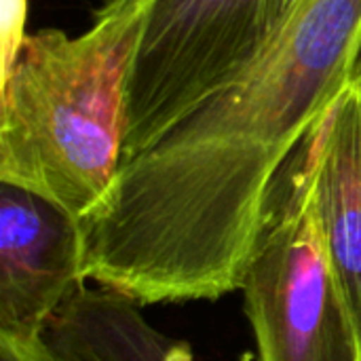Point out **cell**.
<instances>
[{"label":"cell","instance_id":"obj_1","mask_svg":"<svg viewBox=\"0 0 361 361\" xmlns=\"http://www.w3.org/2000/svg\"><path fill=\"white\" fill-rule=\"evenodd\" d=\"M360 55L361 0H302L233 82L121 165L80 220L87 281L142 307L241 290L279 173Z\"/></svg>","mask_w":361,"mask_h":361},{"label":"cell","instance_id":"obj_2","mask_svg":"<svg viewBox=\"0 0 361 361\" xmlns=\"http://www.w3.org/2000/svg\"><path fill=\"white\" fill-rule=\"evenodd\" d=\"M154 0H108L93 23L27 34L2 70L0 182L74 220L108 197L123 163L127 89Z\"/></svg>","mask_w":361,"mask_h":361},{"label":"cell","instance_id":"obj_10","mask_svg":"<svg viewBox=\"0 0 361 361\" xmlns=\"http://www.w3.org/2000/svg\"><path fill=\"white\" fill-rule=\"evenodd\" d=\"M357 74H360V78H361V55H360V63H357Z\"/></svg>","mask_w":361,"mask_h":361},{"label":"cell","instance_id":"obj_5","mask_svg":"<svg viewBox=\"0 0 361 361\" xmlns=\"http://www.w3.org/2000/svg\"><path fill=\"white\" fill-rule=\"evenodd\" d=\"M87 283L80 222L0 182V334L36 336Z\"/></svg>","mask_w":361,"mask_h":361},{"label":"cell","instance_id":"obj_6","mask_svg":"<svg viewBox=\"0 0 361 361\" xmlns=\"http://www.w3.org/2000/svg\"><path fill=\"white\" fill-rule=\"evenodd\" d=\"M317 205L361 361V78L315 127Z\"/></svg>","mask_w":361,"mask_h":361},{"label":"cell","instance_id":"obj_4","mask_svg":"<svg viewBox=\"0 0 361 361\" xmlns=\"http://www.w3.org/2000/svg\"><path fill=\"white\" fill-rule=\"evenodd\" d=\"M300 4L154 0L127 89L123 163L233 82L281 34Z\"/></svg>","mask_w":361,"mask_h":361},{"label":"cell","instance_id":"obj_3","mask_svg":"<svg viewBox=\"0 0 361 361\" xmlns=\"http://www.w3.org/2000/svg\"><path fill=\"white\" fill-rule=\"evenodd\" d=\"M241 292L256 361H360L319 218L315 129L275 182Z\"/></svg>","mask_w":361,"mask_h":361},{"label":"cell","instance_id":"obj_8","mask_svg":"<svg viewBox=\"0 0 361 361\" xmlns=\"http://www.w3.org/2000/svg\"><path fill=\"white\" fill-rule=\"evenodd\" d=\"M25 6L27 0H2V70L17 57L25 40Z\"/></svg>","mask_w":361,"mask_h":361},{"label":"cell","instance_id":"obj_9","mask_svg":"<svg viewBox=\"0 0 361 361\" xmlns=\"http://www.w3.org/2000/svg\"><path fill=\"white\" fill-rule=\"evenodd\" d=\"M0 361H53V357L49 355L40 334H0Z\"/></svg>","mask_w":361,"mask_h":361},{"label":"cell","instance_id":"obj_7","mask_svg":"<svg viewBox=\"0 0 361 361\" xmlns=\"http://www.w3.org/2000/svg\"><path fill=\"white\" fill-rule=\"evenodd\" d=\"M40 338L53 361H195L190 345L152 326L140 302L97 283H82Z\"/></svg>","mask_w":361,"mask_h":361}]
</instances>
